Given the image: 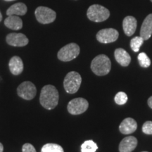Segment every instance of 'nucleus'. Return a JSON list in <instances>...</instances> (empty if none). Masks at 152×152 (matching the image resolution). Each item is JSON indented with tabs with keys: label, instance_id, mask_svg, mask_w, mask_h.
I'll list each match as a JSON object with an SVG mask.
<instances>
[{
	"label": "nucleus",
	"instance_id": "obj_10",
	"mask_svg": "<svg viewBox=\"0 0 152 152\" xmlns=\"http://www.w3.org/2000/svg\"><path fill=\"white\" fill-rule=\"evenodd\" d=\"M6 41L13 47H24L27 45L29 40L23 33H10L6 37Z\"/></svg>",
	"mask_w": 152,
	"mask_h": 152
},
{
	"label": "nucleus",
	"instance_id": "obj_30",
	"mask_svg": "<svg viewBox=\"0 0 152 152\" xmlns=\"http://www.w3.org/2000/svg\"><path fill=\"white\" fill-rule=\"evenodd\" d=\"M142 152H147V151H142Z\"/></svg>",
	"mask_w": 152,
	"mask_h": 152
},
{
	"label": "nucleus",
	"instance_id": "obj_25",
	"mask_svg": "<svg viewBox=\"0 0 152 152\" xmlns=\"http://www.w3.org/2000/svg\"><path fill=\"white\" fill-rule=\"evenodd\" d=\"M23 152H37L35 149V147L32 145L31 144L26 143L22 147Z\"/></svg>",
	"mask_w": 152,
	"mask_h": 152
},
{
	"label": "nucleus",
	"instance_id": "obj_29",
	"mask_svg": "<svg viewBox=\"0 0 152 152\" xmlns=\"http://www.w3.org/2000/svg\"><path fill=\"white\" fill-rule=\"evenodd\" d=\"M4 1H14V0H4Z\"/></svg>",
	"mask_w": 152,
	"mask_h": 152
},
{
	"label": "nucleus",
	"instance_id": "obj_28",
	"mask_svg": "<svg viewBox=\"0 0 152 152\" xmlns=\"http://www.w3.org/2000/svg\"><path fill=\"white\" fill-rule=\"evenodd\" d=\"M1 20H2V15H1V12H0V22L1 21Z\"/></svg>",
	"mask_w": 152,
	"mask_h": 152
},
{
	"label": "nucleus",
	"instance_id": "obj_31",
	"mask_svg": "<svg viewBox=\"0 0 152 152\" xmlns=\"http://www.w3.org/2000/svg\"><path fill=\"white\" fill-rule=\"evenodd\" d=\"M151 2H152V0H151Z\"/></svg>",
	"mask_w": 152,
	"mask_h": 152
},
{
	"label": "nucleus",
	"instance_id": "obj_7",
	"mask_svg": "<svg viewBox=\"0 0 152 152\" xmlns=\"http://www.w3.org/2000/svg\"><path fill=\"white\" fill-rule=\"evenodd\" d=\"M17 94L22 99L26 100H31L37 94V89L33 83L30 81H25L18 87Z\"/></svg>",
	"mask_w": 152,
	"mask_h": 152
},
{
	"label": "nucleus",
	"instance_id": "obj_2",
	"mask_svg": "<svg viewBox=\"0 0 152 152\" xmlns=\"http://www.w3.org/2000/svg\"><path fill=\"white\" fill-rule=\"evenodd\" d=\"M111 62L109 58L104 54L96 56L92 60L91 69L95 75L102 76L107 75L111 71Z\"/></svg>",
	"mask_w": 152,
	"mask_h": 152
},
{
	"label": "nucleus",
	"instance_id": "obj_5",
	"mask_svg": "<svg viewBox=\"0 0 152 152\" xmlns=\"http://www.w3.org/2000/svg\"><path fill=\"white\" fill-rule=\"evenodd\" d=\"M80 47L75 43H70L62 47L58 51V58L62 61H70L78 56L80 54Z\"/></svg>",
	"mask_w": 152,
	"mask_h": 152
},
{
	"label": "nucleus",
	"instance_id": "obj_9",
	"mask_svg": "<svg viewBox=\"0 0 152 152\" xmlns=\"http://www.w3.org/2000/svg\"><path fill=\"white\" fill-rule=\"evenodd\" d=\"M118 32L113 28L101 30L96 34V39L101 43L108 44L116 41L118 38Z\"/></svg>",
	"mask_w": 152,
	"mask_h": 152
},
{
	"label": "nucleus",
	"instance_id": "obj_22",
	"mask_svg": "<svg viewBox=\"0 0 152 152\" xmlns=\"http://www.w3.org/2000/svg\"><path fill=\"white\" fill-rule=\"evenodd\" d=\"M138 61L141 67L148 68L151 65V60L145 53L142 52L138 55Z\"/></svg>",
	"mask_w": 152,
	"mask_h": 152
},
{
	"label": "nucleus",
	"instance_id": "obj_3",
	"mask_svg": "<svg viewBox=\"0 0 152 152\" xmlns=\"http://www.w3.org/2000/svg\"><path fill=\"white\" fill-rule=\"evenodd\" d=\"M87 18L93 22H103L109 18L110 11L103 6L93 4L87 9Z\"/></svg>",
	"mask_w": 152,
	"mask_h": 152
},
{
	"label": "nucleus",
	"instance_id": "obj_27",
	"mask_svg": "<svg viewBox=\"0 0 152 152\" xmlns=\"http://www.w3.org/2000/svg\"><path fill=\"white\" fill-rule=\"evenodd\" d=\"M3 150H4L3 144L0 142V152H3Z\"/></svg>",
	"mask_w": 152,
	"mask_h": 152
},
{
	"label": "nucleus",
	"instance_id": "obj_11",
	"mask_svg": "<svg viewBox=\"0 0 152 152\" xmlns=\"http://www.w3.org/2000/svg\"><path fill=\"white\" fill-rule=\"evenodd\" d=\"M137 145V140L133 136L126 137L119 145L120 152H132Z\"/></svg>",
	"mask_w": 152,
	"mask_h": 152
},
{
	"label": "nucleus",
	"instance_id": "obj_20",
	"mask_svg": "<svg viewBox=\"0 0 152 152\" xmlns=\"http://www.w3.org/2000/svg\"><path fill=\"white\" fill-rule=\"evenodd\" d=\"M41 152H64L61 146L57 144L49 143L44 145Z\"/></svg>",
	"mask_w": 152,
	"mask_h": 152
},
{
	"label": "nucleus",
	"instance_id": "obj_8",
	"mask_svg": "<svg viewBox=\"0 0 152 152\" xmlns=\"http://www.w3.org/2000/svg\"><path fill=\"white\" fill-rule=\"evenodd\" d=\"M89 103L84 98H75L68 104V111L73 115L83 113L88 109Z\"/></svg>",
	"mask_w": 152,
	"mask_h": 152
},
{
	"label": "nucleus",
	"instance_id": "obj_6",
	"mask_svg": "<svg viewBox=\"0 0 152 152\" xmlns=\"http://www.w3.org/2000/svg\"><path fill=\"white\" fill-rule=\"evenodd\" d=\"M36 19L42 24H49L54 22L56 18V14L52 9L46 7H39L35 11Z\"/></svg>",
	"mask_w": 152,
	"mask_h": 152
},
{
	"label": "nucleus",
	"instance_id": "obj_19",
	"mask_svg": "<svg viewBox=\"0 0 152 152\" xmlns=\"http://www.w3.org/2000/svg\"><path fill=\"white\" fill-rule=\"evenodd\" d=\"M98 149L96 144L92 140H87L81 145L82 152H96Z\"/></svg>",
	"mask_w": 152,
	"mask_h": 152
},
{
	"label": "nucleus",
	"instance_id": "obj_15",
	"mask_svg": "<svg viewBox=\"0 0 152 152\" xmlns=\"http://www.w3.org/2000/svg\"><path fill=\"white\" fill-rule=\"evenodd\" d=\"M9 70L14 75H18L23 71V63L19 56H13L9 61Z\"/></svg>",
	"mask_w": 152,
	"mask_h": 152
},
{
	"label": "nucleus",
	"instance_id": "obj_1",
	"mask_svg": "<svg viewBox=\"0 0 152 152\" xmlns=\"http://www.w3.org/2000/svg\"><path fill=\"white\" fill-rule=\"evenodd\" d=\"M59 95L54 85H47L42 87L41 90L39 102L45 109L52 110L58 105Z\"/></svg>",
	"mask_w": 152,
	"mask_h": 152
},
{
	"label": "nucleus",
	"instance_id": "obj_13",
	"mask_svg": "<svg viewBox=\"0 0 152 152\" xmlns=\"http://www.w3.org/2000/svg\"><path fill=\"white\" fill-rule=\"evenodd\" d=\"M152 35V14L146 17L140 29V36L144 40L149 39Z\"/></svg>",
	"mask_w": 152,
	"mask_h": 152
},
{
	"label": "nucleus",
	"instance_id": "obj_23",
	"mask_svg": "<svg viewBox=\"0 0 152 152\" xmlns=\"http://www.w3.org/2000/svg\"><path fill=\"white\" fill-rule=\"evenodd\" d=\"M114 100H115V103L118 105H123L128 102V96L125 92H120L115 95Z\"/></svg>",
	"mask_w": 152,
	"mask_h": 152
},
{
	"label": "nucleus",
	"instance_id": "obj_4",
	"mask_svg": "<svg viewBox=\"0 0 152 152\" xmlns=\"http://www.w3.org/2000/svg\"><path fill=\"white\" fill-rule=\"evenodd\" d=\"M82 83V77L78 73L71 71L66 75L64 81L65 90L69 94H75L78 91Z\"/></svg>",
	"mask_w": 152,
	"mask_h": 152
},
{
	"label": "nucleus",
	"instance_id": "obj_26",
	"mask_svg": "<svg viewBox=\"0 0 152 152\" xmlns=\"http://www.w3.org/2000/svg\"><path fill=\"white\" fill-rule=\"evenodd\" d=\"M148 105L151 109H152V96H150L149 99H148Z\"/></svg>",
	"mask_w": 152,
	"mask_h": 152
},
{
	"label": "nucleus",
	"instance_id": "obj_24",
	"mask_svg": "<svg viewBox=\"0 0 152 152\" xmlns=\"http://www.w3.org/2000/svg\"><path fill=\"white\" fill-rule=\"evenodd\" d=\"M142 132L144 134H152V121H147L142 126Z\"/></svg>",
	"mask_w": 152,
	"mask_h": 152
},
{
	"label": "nucleus",
	"instance_id": "obj_18",
	"mask_svg": "<svg viewBox=\"0 0 152 152\" xmlns=\"http://www.w3.org/2000/svg\"><path fill=\"white\" fill-rule=\"evenodd\" d=\"M4 25L8 28L11 30H18L21 29L23 27V21L18 16H9L4 20Z\"/></svg>",
	"mask_w": 152,
	"mask_h": 152
},
{
	"label": "nucleus",
	"instance_id": "obj_16",
	"mask_svg": "<svg viewBox=\"0 0 152 152\" xmlns=\"http://www.w3.org/2000/svg\"><path fill=\"white\" fill-rule=\"evenodd\" d=\"M114 56L116 61L122 66H128L131 61V57L125 49L122 48L116 49L114 52Z\"/></svg>",
	"mask_w": 152,
	"mask_h": 152
},
{
	"label": "nucleus",
	"instance_id": "obj_14",
	"mask_svg": "<svg viewBox=\"0 0 152 152\" xmlns=\"http://www.w3.org/2000/svg\"><path fill=\"white\" fill-rule=\"evenodd\" d=\"M123 28L127 36H132L135 33L137 29V20L134 17L128 16L123 21Z\"/></svg>",
	"mask_w": 152,
	"mask_h": 152
},
{
	"label": "nucleus",
	"instance_id": "obj_17",
	"mask_svg": "<svg viewBox=\"0 0 152 152\" xmlns=\"http://www.w3.org/2000/svg\"><path fill=\"white\" fill-rule=\"evenodd\" d=\"M28 9L26 5L23 3L19 2L16 3L15 4L11 6L9 8L7 9V14L8 16H23L27 13Z\"/></svg>",
	"mask_w": 152,
	"mask_h": 152
},
{
	"label": "nucleus",
	"instance_id": "obj_12",
	"mask_svg": "<svg viewBox=\"0 0 152 152\" xmlns=\"http://www.w3.org/2000/svg\"><path fill=\"white\" fill-rule=\"evenodd\" d=\"M137 128V122L133 118H127L123 120L119 126V130L124 134H130L133 133Z\"/></svg>",
	"mask_w": 152,
	"mask_h": 152
},
{
	"label": "nucleus",
	"instance_id": "obj_21",
	"mask_svg": "<svg viewBox=\"0 0 152 152\" xmlns=\"http://www.w3.org/2000/svg\"><path fill=\"white\" fill-rule=\"evenodd\" d=\"M144 41V39L141 36L140 37H135L132 38L130 42V47L132 49L133 52H137L140 50V48L141 47Z\"/></svg>",
	"mask_w": 152,
	"mask_h": 152
}]
</instances>
